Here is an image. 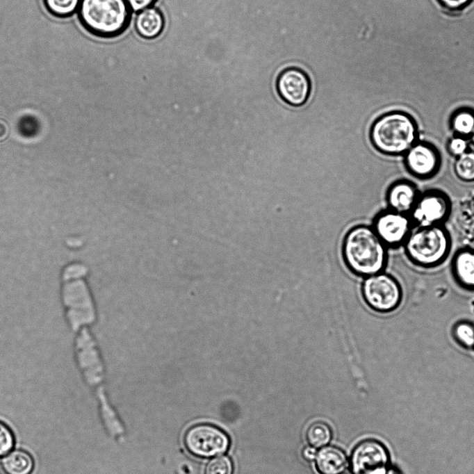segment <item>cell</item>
Wrapping results in <instances>:
<instances>
[{
	"label": "cell",
	"instance_id": "obj_1",
	"mask_svg": "<svg viewBox=\"0 0 474 474\" xmlns=\"http://www.w3.org/2000/svg\"><path fill=\"white\" fill-rule=\"evenodd\" d=\"M388 247L370 225L359 224L346 233L342 254L348 268L367 277L384 271L388 263Z\"/></svg>",
	"mask_w": 474,
	"mask_h": 474
},
{
	"label": "cell",
	"instance_id": "obj_2",
	"mask_svg": "<svg viewBox=\"0 0 474 474\" xmlns=\"http://www.w3.org/2000/svg\"><path fill=\"white\" fill-rule=\"evenodd\" d=\"M369 139L379 153L390 156H403L419 140L418 126L409 113L389 111L373 121Z\"/></svg>",
	"mask_w": 474,
	"mask_h": 474
},
{
	"label": "cell",
	"instance_id": "obj_3",
	"mask_svg": "<svg viewBox=\"0 0 474 474\" xmlns=\"http://www.w3.org/2000/svg\"><path fill=\"white\" fill-rule=\"evenodd\" d=\"M77 11L83 28L102 38L120 35L128 27L131 15L125 0H81Z\"/></svg>",
	"mask_w": 474,
	"mask_h": 474
},
{
	"label": "cell",
	"instance_id": "obj_4",
	"mask_svg": "<svg viewBox=\"0 0 474 474\" xmlns=\"http://www.w3.org/2000/svg\"><path fill=\"white\" fill-rule=\"evenodd\" d=\"M86 275V267L79 262L67 264L62 272V302L73 331H78L95 320L94 304L85 281Z\"/></svg>",
	"mask_w": 474,
	"mask_h": 474
},
{
	"label": "cell",
	"instance_id": "obj_5",
	"mask_svg": "<svg viewBox=\"0 0 474 474\" xmlns=\"http://www.w3.org/2000/svg\"><path fill=\"white\" fill-rule=\"evenodd\" d=\"M451 238L443 224L413 228L402 247L414 265L431 268L441 265L451 250Z\"/></svg>",
	"mask_w": 474,
	"mask_h": 474
},
{
	"label": "cell",
	"instance_id": "obj_6",
	"mask_svg": "<svg viewBox=\"0 0 474 474\" xmlns=\"http://www.w3.org/2000/svg\"><path fill=\"white\" fill-rule=\"evenodd\" d=\"M75 352L79 366L88 385L95 392L100 409L110 408L104 386V369L95 343L84 328L75 341Z\"/></svg>",
	"mask_w": 474,
	"mask_h": 474
},
{
	"label": "cell",
	"instance_id": "obj_7",
	"mask_svg": "<svg viewBox=\"0 0 474 474\" xmlns=\"http://www.w3.org/2000/svg\"><path fill=\"white\" fill-rule=\"evenodd\" d=\"M363 298L373 311L386 313L396 310L402 301V288L396 278L384 271L366 277Z\"/></svg>",
	"mask_w": 474,
	"mask_h": 474
},
{
	"label": "cell",
	"instance_id": "obj_8",
	"mask_svg": "<svg viewBox=\"0 0 474 474\" xmlns=\"http://www.w3.org/2000/svg\"><path fill=\"white\" fill-rule=\"evenodd\" d=\"M184 443L192 455L199 457H211L226 452L229 446V439L216 426L202 423L186 431Z\"/></svg>",
	"mask_w": 474,
	"mask_h": 474
},
{
	"label": "cell",
	"instance_id": "obj_9",
	"mask_svg": "<svg viewBox=\"0 0 474 474\" xmlns=\"http://www.w3.org/2000/svg\"><path fill=\"white\" fill-rule=\"evenodd\" d=\"M449 197L441 190H429L420 193L409 213L414 227L443 224L451 213Z\"/></svg>",
	"mask_w": 474,
	"mask_h": 474
},
{
	"label": "cell",
	"instance_id": "obj_10",
	"mask_svg": "<svg viewBox=\"0 0 474 474\" xmlns=\"http://www.w3.org/2000/svg\"><path fill=\"white\" fill-rule=\"evenodd\" d=\"M275 88L279 98L288 106L299 108L305 105L311 93L308 74L298 67H288L277 75Z\"/></svg>",
	"mask_w": 474,
	"mask_h": 474
},
{
	"label": "cell",
	"instance_id": "obj_11",
	"mask_svg": "<svg viewBox=\"0 0 474 474\" xmlns=\"http://www.w3.org/2000/svg\"><path fill=\"white\" fill-rule=\"evenodd\" d=\"M371 226L389 249L402 246L414 228L409 215L389 209L379 211Z\"/></svg>",
	"mask_w": 474,
	"mask_h": 474
},
{
	"label": "cell",
	"instance_id": "obj_12",
	"mask_svg": "<svg viewBox=\"0 0 474 474\" xmlns=\"http://www.w3.org/2000/svg\"><path fill=\"white\" fill-rule=\"evenodd\" d=\"M405 168L412 176L426 179L439 170L441 157L432 144L418 140L402 156Z\"/></svg>",
	"mask_w": 474,
	"mask_h": 474
},
{
	"label": "cell",
	"instance_id": "obj_13",
	"mask_svg": "<svg viewBox=\"0 0 474 474\" xmlns=\"http://www.w3.org/2000/svg\"><path fill=\"white\" fill-rule=\"evenodd\" d=\"M388 456L384 446L375 440H366L354 449L351 457L354 474H384Z\"/></svg>",
	"mask_w": 474,
	"mask_h": 474
},
{
	"label": "cell",
	"instance_id": "obj_14",
	"mask_svg": "<svg viewBox=\"0 0 474 474\" xmlns=\"http://www.w3.org/2000/svg\"><path fill=\"white\" fill-rule=\"evenodd\" d=\"M420 193L414 183L400 179L393 183L386 193L387 209L409 215Z\"/></svg>",
	"mask_w": 474,
	"mask_h": 474
},
{
	"label": "cell",
	"instance_id": "obj_15",
	"mask_svg": "<svg viewBox=\"0 0 474 474\" xmlns=\"http://www.w3.org/2000/svg\"><path fill=\"white\" fill-rule=\"evenodd\" d=\"M134 26L141 38L153 40L158 38L164 29V17L158 8L151 6L138 12Z\"/></svg>",
	"mask_w": 474,
	"mask_h": 474
},
{
	"label": "cell",
	"instance_id": "obj_16",
	"mask_svg": "<svg viewBox=\"0 0 474 474\" xmlns=\"http://www.w3.org/2000/svg\"><path fill=\"white\" fill-rule=\"evenodd\" d=\"M452 271L461 286L474 289V250L464 248L457 251L452 259Z\"/></svg>",
	"mask_w": 474,
	"mask_h": 474
},
{
	"label": "cell",
	"instance_id": "obj_17",
	"mask_svg": "<svg viewBox=\"0 0 474 474\" xmlns=\"http://www.w3.org/2000/svg\"><path fill=\"white\" fill-rule=\"evenodd\" d=\"M316 465L320 474H341L347 468L348 459L341 449L327 446L316 454Z\"/></svg>",
	"mask_w": 474,
	"mask_h": 474
},
{
	"label": "cell",
	"instance_id": "obj_18",
	"mask_svg": "<svg viewBox=\"0 0 474 474\" xmlns=\"http://www.w3.org/2000/svg\"><path fill=\"white\" fill-rule=\"evenodd\" d=\"M0 469L3 474H33L35 460L28 451L22 448L13 449L2 457Z\"/></svg>",
	"mask_w": 474,
	"mask_h": 474
},
{
	"label": "cell",
	"instance_id": "obj_19",
	"mask_svg": "<svg viewBox=\"0 0 474 474\" xmlns=\"http://www.w3.org/2000/svg\"><path fill=\"white\" fill-rule=\"evenodd\" d=\"M449 127L452 135L470 138L474 133V111L469 108L455 111L450 117Z\"/></svg>",
	"mask_w": 474,
	"mask_h": 474
},
{
	"label": "cell",
	"instance_id": "obj_20",
	"mask_svg": "<svg viewBox=\"0 0 474 474\" xmlns=\"http://www.w3.org/2000/svg\"><path fill=\"white\" fill-rule=\"evenodd\" d=\"M452 170L458 180L464 183L474 182V149L471 148L455 158Z\"/></svg>",
	"mask_w": 474,
	"mask_h": 474
},
{
	"label": "cell",
	"instance_id": "obj_21",
	"mask_svg": "<svg viewBox=\"0 0 474 474\" xmlns=\"http://www.w3.org/2000/svg\"><path fill=\"white\" fill-rule=\"evenodd\" d=\"M306 437L311 446L320 448L326 446L330 441L332 431L325 423L315 422L308 427Z\"/></svg>",
	"mask_w": 474,
	"mask_h": 474
},
{
	"label": "cell",
	"instance_id": "obj_22",
	"mask_svg": "<svg viewBox=\"0 0 474 474\" xmlns=\"http://www.w3.org/2000/svg\"><path fill=\"white\" fill-rule=\"evenodd\" d=\"M81 0H43L47 12L58 18H66L78 10Z\"/></svg>",
	"mask_w": 474,
	"mask_h": 474
},
{
	"label": "cell",
	"instance_id": "obj_23",
	"mask_svg": "<svg viewBox=\"0 0 474 474\" xmlns=\"http://www.w3.org/2000/svg\"><path fill=\"white\" fill-rule=\"evenodd\" d=\"M452 336L465 348H474V325L468 321H459L452 328Z\"/></svg>",
	"mask_w": 474,
	"mask_h": 474
},
{
	"label": "cell",
	"instance_id": "obj_24",
	"mask_svg": "<svg viewBox=\"0 0 474 474\" xmlns=\"http://www.w3.org/2000/svg\"><path fill=\"white\" fill-rule=\"evenodd\" d=\"M15 445V436L12 428L0 420V458L3 457Z\"/></svg>",
	"mask_w": 474,
	"mask_h": 474
},
{
	"label": "cell",
	"instance_id": "obj_25",
	"mask_svg": "<svg viewBox=\"0 0 474 474\" xmlns=\"http://www.w3.org/2000/svg\"><path fill=\"white\" fill-rule=\"evenodd\" d=\"M233 464L227 456L211 459L205 468L204 474H233Z\"/></svg>",
	"mask_w": 474,
	"mask_h": 474
},
{
	"label": "cell",
	"instance_id": "obj_26",
	"mask_svg": "<svg viewBox=\"0 0 474 474\" xmlns=\"http://www.w3.org/2000/svg\"><path fill=\"white\" fill-rule=\"evenodd\" d=\"M471 146L469 138L452 135L447 141L446 149L448 154L455 158L468 151Z\"/></svg>",
	"mask_w": 474,
	"mask_h": 474
},
{
	"label": "cell",
	"instance_id": "obj_27",
	"mask_svg": "<svg viewBox=\"0 0 474 474\" xmlns=\"http://www.w3.org/2000/svg\"><path fill=\"white\" fill-rule=\"evenodd\" d=\"M157 0H125L131 11L140 12L152 6Z\"/></svg>",
	"mask_w": 474,
	"mask_h": 474
},
{
	"label": "cell",
	"instance_id": "obj_28",
	"mask_svg": "<svg viewBox=\"0 0 474 474\" xmlns=\"http://www.w3.org/2000/svg\"><path fill=\"white\" fill-rule=\"evenodd\" d=\"M471 0H439L443 6L450 10L460 9L466 6Z\"/></svg>",
	"mask_w": 474,
	"mask_h": 474
},
{
	"label": "cell",
	"instance_id": "obj_29",
	"mask_svg": "<svg viewBox=\"0 0 474 474\" xmlns=\"http://www.w3.org/2000/svg\"><path fill=\"white\" fill-rule=\"evenodd\" d=\"M316 454V449L312 446L305 447L302 450L303 457L308 461L315 459Z\"/></svg>",
	"mask_w": 474,
	"mask_h": 474
},
{
	"label": "cell",
	"instance_id": "obj_30",
	"mask_svg": "<svg viewBox=\"0 0 474 474\" xmlns=\"http://www.w3.org/2000/svg\"><path fill=\"white\" fill-rule=\"evenodd\" d=\"M359 120H360V116H358V120H357V133H358V137H359ZM346 155H347L348 157H351V158L360 156H359L360 154H346Z\"/></svg>",
	"mask_w": 474,
	"mask_h": 474
},
{
	"label": "cell",
	"instance_id": "obj_31",
	"mask_svg": "<svg viewBox=\"0 0 474 474\" xmlns=\"http://www.w3.org/2000/svg\"><path fill=\"white\" fill-rule=\"evenodd\" d=\"M471 145L473 147L474 149V133L471 136V137L469 138Z\"/></svg>",
	"mask_w": 474,
	"mask_h": 474
}]
</instances>
